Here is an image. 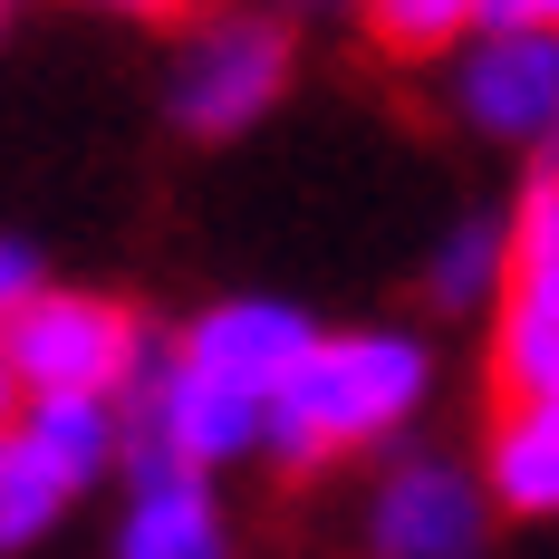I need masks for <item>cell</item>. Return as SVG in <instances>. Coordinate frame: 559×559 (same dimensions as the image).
Masks as SVG:
<instances>
[{"label":"cell","mask_w":559,"mask_h":559,"mask_svg":"<svg viewBox=\"0 0 559 559\" xmlns=\"http://www.w3.org/2000/svg\"><path fill=\"white\" fill-rule=\"evenodd\" d=\"M49 289V261H39V241H20V231H0V329L29 309Z\"/></svg>","instance_id":"15"},{"label":"cell","mask_w":559,"mask_h":559,"mask_svg":"<svg viewBox=\"0 0 559 559\" xmlns=\"http://www.w3.org/2000/svg\"><path fill=\"white\" fill-rule=\"evenodd\" d=\"M10 367H20V386L29 395H126L135 386V367L155 357V337L135 329V309L107 299V289H39L10 329Z\"/></svg>","instance_id":"2"},{"label":"cell","mask_w":559,"mask_h":559,"mask_svg":"<svg viewBox=\"0 0 559 559\" xmlns=\"http://www.w3.org/2000/svg\"><path fill=\"white\" fill-rule=\"evenodd\" d=\"M0 10H20V0H0Z\"/></svg>","instance_id":"20"},{"label":"cell","mask_w":559,"mask_h":559,"mask_svg":"<svg viewBox=\"0 0 559 559\" xmlns=\"http://www.w3.org/2000/svg\"><path fill=\"white\" fill-rule=\"evenodd\" d=\"M116 559H223V511L203 492V473L135 483V502L116 521Z\"/></svg>","instance_id":"8"},{"label":"cell","mask_w":559,"mask_h":559,"mask_svg":"<svg viewBox=\"0 0 559 559\" xmlns=\"http://www.w3.org/2000/svg\"><path fill=\"white\" fill-rule=\"evenodd\" d=\"M453 116L492 145L559 155V29L550 20L473 29L463 58H453Z\"/></svg>","instance_id":"4"},{"label":"cell","mask_w":559,"mask_h":559,"mask_svg":"<svg viewBox=\"0 0 559 559\" xmlns=\"http://www.w3.org/2000/svg\"><path fill=\"white\" fill-rule=\"evenodd\" d=\"M20 425L39 435V453H49L78 492H87L107 463H126V395H29Z\"/></svg>","instance_id":"9"},{"label":"cell","mask_w":559,"mask_h":559,"mask_svg":"<svg viewBox=\"0 0 559 559\" xmlns=\"http://www.w3.org/2000/svg\"><path fill=\"white\" fill-rule=\"evenodd\" d=\"M97 10H126V20H193L203 0H97Z\"/></svg>","instance_id":"16"},{"label":"cell","mask_w":559,"mask_h":559,"mask_svg":"<svg viewBox=\"0 0 559 559\" xmlns=\"http://www.w3.org/2000/svg\"><path fill=\"white\" fill-rule=\"evenodd\" d=\"M435 395V347L415 329H329L299 377L271 395V444L289 473H319L357 444H386L395 425H415V405Z\"/></svg>","instance_id":"1"},{"label":"cell","mask_w":559,"mask_h":559,"mask_svg":"<svg viewBox=\"0 0 559 559\" xmlns=\"http://www.w3.org/2000/svg\"><path fill=\"white\" fill-rule=\"evenodd\" d=\"M280 87H289V29H280L271 10H223V20H203L183 49H174V78H165V107L183 135H251L261 116L280 107Z\"/></svg>","instance_id":"3"},{"label":"cell","mask_w":559,"mask_h":559,"mask_svg":"<svg viewBox=\"0 0 559 559\" xmlns=\"http://www.w3.org/2000/svg\"><path fill=\"white\" fill-rule=\"evenodd\" d=\"M319 319L309 309H289V299H271V289H241V299H213L193 329L174 337L193 367H213V377H231V386H251V395H280L289 377H299V357L319 347Z\"/></svg>","instance_id":"6"},{"label":"cell","mask_w":559,"mask_h":559,"mask_svg":"<svg viewBox=\"0 0 559 559\" xmlns=\"http://www.w3.org/2000/svg\"><path fill=\"white\" fill-rule=\"evenodd\" d=\"M502 309H559V155H540L531 193L511 203V299Z\"/></svg>","instance_id":"12"},{"label":"cell","mask_w":559,"mask_h":559,"mask_svg":"<svg viewBox=\"0 0 559 559\" xmlns=\"http://www.w3.org/2000/svg\"><path fill=\"white\" fill-rule=\"evenodd\" d=\"M68 502H78V483L39 453L29 425H10V435H0V550H29Z\"/></svg>","instance_id":"11"},{"label":"cell","mask_w":559,"mask_h":559,"mask_svg":"<svg viewBox=\"0 0 559 559\" xmlns=\"http://www.w3.org/2000/svg\"><path fill=\"white\" fill-rule=\"evenodd\" d=\"M483 531H492V483H473L444 453H405L367 511L377 559H473Z\"/></svg>","instance_id":"5"},{"label":"cell","mask_w":559,"mask_h":559,"mask_svg":"<svg viewBox=\"0 0 559 559\" xmlns=\"http://www.w3.org/2000/svg\"><path fill=\"white\" fill-rule=\"evenodd\" d=\"M29 415V386H20V367H10V347H0V435Z\"/></svg>","instance_id":"17"},{"label":"cell","mask_w":559,"mask_h":559,"mask_svg":"<svg viewBox=\"0 0 559 559\" xmlns=\"http://www.w3.org/2000/svg\"><path fill=\"white\" fill-rule=\"evenodd\" d=\"M483 483L521 521H559V395H502L492 444H483Z\"/></svg>","instance_id":"7"},{"label":"cell","mask_w":559,"mask_h":559,"mask_svg":"<svg viewBox=\"0 0 559 559\" xmlns=\"http://www.w3.org/2000/svg\"><path fill=\"white\" fill-rule=\"evenodd\" d=\"M425 299H435V309H453V319H473V309L511 299V223L463 213V223L435 241V261H425Z\"/></svg>","instance_id":"10"},{"label":"cell","mask_w":559,"mask_h":559,"mask_svg":"<svg viewBox=\"0 0 559 559\" xmlns=\"http://www.w3.org/2000/svg\"><path fill=\"white\" fill-rule=\"evenodd\" d=\"M511 20H550V29H559V0H492L483 29H511Z\"/></svg>","instance_id":"18"},{"label":"cell","mask_w":559,"mask_h":559,"mask_svg":"<svg viewBox=\"0 0 559 559\" xmlns=\"http://www.w3.org/2000/svg\"><path fill=\"white\" fill-rule=\"evenodd\" d=\"M492 386L559 395V309H502L492 319Z\"/></svg>","instance_id":"14"},{"label":"cell","mask_w":559,"mask_h":559,"mask_svg":"<svg viewBox=\"0 0 559 559\" xmlns=\"http://www.w3.org/2000/svg\"><path fill=\"white\" fill-rule=\"evenodd\" d=\"M357 20L377 58H444L492 20V0H357Z\"/></svg>","instance_id":"13"},{"label":"cell","mask_w":559,"mask_h":559,"mask_svg":"<svg viewBox=\"0 0 559 559\" xmlns=\"http://www.w3.org/2000/svg\"><path fill=\"white\" fill-rule=\"evenodd\" d=\"M289 10H329V0H289Z\"/></svg>","instance_id":"19"}]
</instances>
